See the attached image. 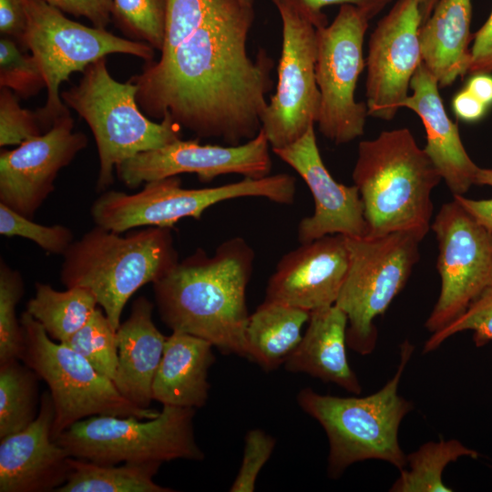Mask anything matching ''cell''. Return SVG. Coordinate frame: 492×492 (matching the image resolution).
<instances>
[{
  "label": "cell",
  "instance_id": "38",
  "mask_svg": "<svg viewBox=\"0 0 492 492\" xmlns=\"http://www.w3.org/2000/svg\"><path fill=\"white\" fill-rule=\"evenodd\" d=\"M19 97L0 87V146L19 145L45 133L36 112L21 107Z\"/></svg>",
  "mask_w": 492,
  "mask_h": 492
},
{
  "label": "cell",
  "instance_id": "28",
  "mask_svg": "<svg viewBox=\"0 0 492 492\" xmlns=\"http://www.w3.org/2000/svg\"><path fill=\"white\" fill-rule=\"evenodd\" d=\"M36 294L26 310L42 324L50 338L67 343L90 318L97 309L95 295L83 287L56 291L50 284L36 282Z\"/></svg>",
  "mask_w": 492,
  "mask_h": 492
},
{
  "label": "cell",
  "instance_id": "33",
  "mask_svg": "<svg viewBox=\"0 0 492 492\" xmlns=\"http://www.w3.org/2000/svg\"><path fill=\"white\" fill-rule=\"evenodd\" d=\"M25 284L21 273L4 260L0 261V364L21 360L23 328L15 315V306L23 297Z\"/></svg>",
  "mask_w": 492,
  "mask_h": 492
},
{
  "label": "cell",
  "instance_id": "15",
  "mask_svg": "<svg viewBox=\"0 0 492 492\" xmlns=\"http://www.w3.org/2000/svg\"><path fill=\"white\" fill-rule=\"evenodd\" d=\"M270 147L261 128L253 138L234 146L201 145L199 139L180 138L137 154L117 165L115 172L129 189L183 173H195L201 182L227 174L260 179L272 170Z\"/></svg>",
  "mask_w": 492,
  "mask_h": 492
},
{
  "label": "cell",
  "instance_id": "42",
  "mask_svg": "<svg viewBox=\"0 0 492 492\" xmlns=\"http://www.w3.org/2000/svg\"><path fill=\"white\" fill-rule=\"evenodd\" d=\"M26 26V0H0V32L15 40L24 50Z\"/></svg>",
  "mask_w": 492,
  "mask_h": 492
},
{
  "label": "cell",
  "instance_id": "3",
  "mask_svg": "<svg viewBox=\"0 0 492 492\" xmlns=\"http://www.w3.org/2000/svg\"><path fill=\"white\" fill-rule=\"evenodd\" d=\"M441 179L406 128L361 141L353 180L364 204L366 236L409 231L423 240L431 230L432 191Z\"/></svg>",
  "mask_w": 492,
  "mask_h": 492
},
{
  "label": "cell",
  "instance_id": "34",
  "mask_svg": "<svg viewBox=\"0 0 492 492\" xmlns=\"http://www.w3.org/2000/svg\"><path fill=\"white\" fill-rule=\"evenodd\" d=\"M26 51L11 38L0 39V87L27 99L46 87V80L36 57Z\"/></svg>",
  "mask_w": 492,
  "mask_h": 492
},
{
  "label": "cell",
  "instance_id": "43",
  "mask_svg": "<svg viewBox=\"0 0 492 492\" xmlns=\"http://www.w3.org/2000/svg\"><path fill=\"white\" fill-rule=\"evenodd\" d=\"M467 74H492V10L483 26L472 36Z\"/></svg>",
  "mask_w": 492,
  "mask_h": 492
},
{
  "label": "cell",
  "instance_id": "37",
  "mask_svg": "<svg viewBox=\"0 0 492 492\" xmlns=\"http://www.w3.org/2000/svg\"><path fill=\"white\" fill-rule=\"evenodd\" d=\"M215 0H167L166 27L160 56L175 50L203 22Z\"/></svg>",
  "mask_w": 492,
  "mask_h": 492
},
{
  "label": "cell",
  "instance_id": "29",
  "mask_svg": "<svg viewBox=\"0 0 492 492\" xmlns=\"http://www.w3.org/2000/svg\"><path fill=\"white\" fill-rule=\"evenodd\" d=\"M461 456L477 458V451L456 439L427 442L406 455L405 467L392 485V492H450L443 481L446 466Z\"/></svg>",
  "mask_w": 492,
  "mask_h": 492
},
{
  "label": "cell",
  "instance_id": "13",
  "mask_svg": "<svg viewBox=\"0 0 492 492\" xmlns=\"http://www.w3.org/2000/svg\"><path fill=\"white\" fill-rule=\"evenodd\" d=\"M431 230L438 243V299L425 326L435 333L461 315L492 284V232L456 200L444 203Z\"/></svg>",
  "mask_w": 492,
  "mask_h": 492
},
{
  "label": "cell",
  "instance_id": "12",
  "mask_svg": "<svg viewBox=\"0 0 492 492\" xmlns=\"http://www.w3.org/2000/svg\"><path fill=\"white\" fill-rule=\"evenodd\" d=\"M370 18L352 5H342L333 21L316 29L315 77L320 92L316 119L322 135L336 145L364 132L368 108L355 100L358 78L365 67L363 54Z\"/></svg>",
  "mask_w": 492,
  "mask_h": 492
},
{
  "label": "cell",
  "instance_id": "8",
  "mask_svg": "<svg viewBox=\"0 0 492 492\" xmlns=\"http://www.w3.org/2000/svg\"><path fill=\"white\" fill-rule=\"evenodd\" d=\"M24 334L22 363L49 387L54 404L53 440L76 422L93 415L151 419L159 412L140 408L126 399L114 382L97 372L81 354L55 343L27 312L21 315Z\"/></svg>",
  "mask_w": 492,
  "mask_h": 492
},
{
  "label": "cell",
  "instance_id": "5",
  "mask_svg": "<svg viewBox=\"0 0 492 492\" xmlns=\"http://www.w3.org/2000/svg\"><path fill=\"white\" fill-rule=\"evenodd\" d=\"M415 347L408 341L400 345V361L394 376L377 392L366 396L339 397L321 395L307 387L297 395V403L319 422L329 441L328 474L336 478L352 464L369 460L388 462L399 470L406 455L398 431L413 403L398 394V385Z\"/></svg>",
  "mask_w": 492,
  "mask_h": 492
},
{
  "label": "cell",
  "instance_id": "30",
  "mask_svg": "<svg viewBox=\"0 0 492 492\" xmlns=\"http://www.w3.org/2000/svg\"><path fill=\"white\" fill-rule=\"evenodd\" d=\"M19 361L0 364V438L22 431L38 414L39 377Z\"/></svg>",
  "mask_w": 492,
  "mask_h": 492
},
{
  "label": "cell",
  "instance_id": "1",
  "mask_svg": "<svg viewBox=\"0 0 492 492\" xmlns=\"http://www.w3.org/2000/svg\"><path fill=\"white\" fill-rule=\"evenodd\" d=\"M253 7L239 0H215L201 25L175 50L146 62L130 77L145 115H165L199 138L228 145L258 135L273 87L274 62L261 48L247 51Z\"/></svg>",
  "mask_w": 492,
  "mask_h": 492
},
{
  "label": "cell",
  "instance_id": "47",
  "mask_svg": "<svg viewBox=\"0 0 492 492\" xmlns=\"http://www.w3.org/2000/svg\"><path fill=\"white\" fill-rule=\"evenodd\" d=\"M422 17V25L429 18L438 0H417Z\"/></svg>",
  "mask_w": 492,
  "mask_h": 492
},
{
  "label": "cell",
  "instance_id": "32",
  "mask_svg": "<svg viewBox=\"0 0 492 492\" xmlns=\"http://www.w3.org/2000/svg\"><path fill=\"white\" fill-rule=\"evenodd\" d=\"M167 0H113L112 18L128 39L161 51Z\"/></svg>",
  "mask_w": 492,
  "mask_h": 492
},
{
  "label": "cell",
  "instance_id": "14",
  "mask_svg": "<svg viewBox=\"0 0 492 492\" xmlns=\"http://www.w3.org/2000/svg\"><path fill=\"white\" fill-rule=\"evenodd\" d=\"M282 24L276 91L261 119L272 149L299 139L316 123L320 92L315 77L316 27L284 0H272Z\"/></svg>",
  "mask_w": 492,
  "mask_h": 492
},
{
  "label": "cell",
  "instance_id": "45",
  "mask_svg": "<svg viewBox=\"0 0 492 492\" xmlns=\"http://www.w3.org/2000/svg\"><path fill=\"white\" fill-rule=\"evenodd\" d=\"M451 106L455 116L466 123L481 120L488 110L483 102L465 87L455 94Z\"/></svg>",
  "mask_w": 492,
  "mask_h": 492
},
{
  "label": "cell",
  "instance_id": "48",
  "mask_svg": "<svg viewBox=\"0 0 492 492\" xmlns=\"http://www.w3.org/2000/svg\"><path fill=\"white\" fill-rule=\"evenodd\" d=\"M243 5L253 7L255 0H239Z\"/></svg>",
  "mask_w": 492,
  "mask_h": 492
},
{
  "label": "cell",
  "instance_id": "36",
  "mask_svg": "<svg viewBox=\"0 0 492 492\" xmlns=\"http://www.w3.org/2000/svg\"><path fill=\"white\" fill-rule=\"evenodd\" d=\"M463 331L474 333L473 341L477 347L492 342V284L461 315L433 333L425 343L423 352L426 354L436 350L447 338Z\"/></svg>",
  "mask_w": 492,
  "mask_h": 492
},
{
  "label": "cell",
  "instance_id": "23",
  "mask_svg": "<svg viewBox=\"0 0 492 492\" xmlns=\"http://www.w3.org/2000/svg\"><path fill=\"white\" fill-rule=\"evenodd\" d=\"M348 319L336 304L310 313L301 342L286 359L285 369L305 373L359 395L362 387L346 354Z\"/></svg>",
  "mask_w": 492,
  "mask_h": 492
},
{
  "label": "cell",
  "instance_id": "6",
  "mask_svg": "<svg viewBox=\"0 0 492 492\" xmlns=\"http://www.w3.org/2000/svg\"><path fill=\"white\" fill-rule=\"evenodd\" d=\"M81 74L78 83L60 96L93 133L99 160L96 189L104 191L114 181L117 165L180 139L181 128L169 115L160 122L145 115L136 99V84L116 80L107 57L93 62Z\"/></svg>",
  "mask_w": 492,
  "mask_h": 492
},
{
  "label": "cell",
  "instance_id": "27",
  "mask_svg": "<svg viewBox=\"0 0 492 492\" xmlns=\"http://www.w3.org/2000/svg\"><path fill=\"white\" fill-rule=\"evenodd\" d=\"M160 462H125L119 466L70 456V470L56 492H172L154 482Z\"/></svg>",
  "mask_w": 492,
  "mask_h": 492
},
{
  "label": "cell",
  "instance_id": "22",
  "mask_svg": "<svg viewBox=\"0 0 492 492\" xmlns=\"http://www.w3.org/2000/svg\"><path fill=\"white\" fill-rule=\"evenodd\" d=\"M154 304L145 296L132 304L117 330L118 368L113 380L119 393L140 408H150L152 383L167 337L154 324Z\"/></svg>",
  "mask_w": 492,
  "mask_h": 492
},
{
  "label": "cell",
  "instance_id": "19",
  "mask_svg": "<svg viewBox=\"0 0 492 492\" xmlns=\"http://www.w3.org/2000/svg\"><path fill=\"white\" fill-rule=\"evenodd\" d=\"M349 266L347 237L327 235L285 253L270 276L267 302L308 312L335 304Z\"/></svg>",
  "mask_w": 492,
  "mask_h": 492
},
{
  "label": "cell",
  "instance_id": "10",
  "mask_svg": "<svg viewBox=\"0 0 492 492\" xmlns=\"http://www.w3.org/2000/svg\"><path fill=\"white\" fill-rule=\"evenodd\" d=\"M195 409L163 405L159 415H93L79 420L56 440L70 456L102 465L125 462L201 461L193 428Z\"/></svg>",
  "mask_w": 492,
  "mask_h": 492
},
{
  "label": "cell",
  "instance_id": "21",
  "mask_svg": "<svg viewBox=\"0 0 492 492\" xmlns=\"http://www.w3.org/2000/svg\"><path fill=\"white\" fill-rule=\"evenodd\" d=\"M413 91L402 108L414 111L426 133L425 151L454 195H464L475 185L479 167L471 159L461 140L458 126L448 117L439 86L422 63L414 74Z\"/></svg>",
  "mask_w": 492,
  "mask_h": 492
},
{
  "label": "cell",
  "instance_id": "39",
  "mask_svg": "<svg viewBox=\"0 0 492 492\" xmlns=\"http://www.w3.org/2000/svg\"><path fill=\"white\" fill-rule=\"evenodd\" d=\"M275 439L261 429L250 430L245 436L241 468L231 485V492H252L257 477L270 458Z\"/></svg>",
  "mask_w": 492,
  "mask_h": 492
},
{
  "label": "cell",
  "instance_id": "26",
  "mask_svg": "<svg viewBox=\"0 0 492 492\" xmlns=\"http://www.w3.org/2000/svg\"><path fill=\"white\" fill-rule=\"evenodd\" d=\"M310 312L277 302L258 306L250 315L246 342L248 359L270 372L284 364L302 340Z\"/></svg>",
  "mask_w": 492,
  "mask_h": 492
},
{
  "label": "cell",
  "instance_id": "4",
  "mask_svg": "<svg viewBox=\"0 0 492 492\" xmlns=\"http://www.w3.org/2000/svg\"><path fill=\"white\" fill-rule=\"evenodd\" d=\"M120 234L95 225L72 242L60 271L67 288L83 287L95 295L116 330L129 298L179 261L172 228L150 226Z\"/></svg>",
  "mask_w": 492,
  "mask_h": 492
},
{
  "label": "cell",
  "instance_id": "35",
  "mask_svg": "<svg viewBox=\"0 0 492 492\" xmlns=\"http://www.w3.org/2000/svg\"><path fill=\"white\" fill-rule=\"evenodd\" d=\"M0 234L34 241L48 253L64 255L74 241L72 231L61 224L46 226L33 221L0 203Z\"/></svg>",
  "mask_w": 492,
  "mask_h": 492
},
{
  "label": "cell",
  "instance_id": "17",
  "mask_svg": "<svg viewBox=\"0 0 492 492\" xmlns=\"http://www.w3.org/2000/svg\"><path fill=\"white\" fill-rule=\"evenodd\" d=\"M87 137L74 131L70 113L37 137L0 153V203L33 219L55 190L59 171L87 148Z\"/></svg>",
  "mask_w": 492,
  "mask_h": 492
},
{
  "label": "cell",
  "instance_id": "31",
  "mask_svg": "<svg viewBox=\"0 0 492 492\" xmlns=\"http://www.w3.org/2000/svg\"><path fill=\"white\" fill-rule=\"evenodd\" d=\"M63 343L85 357L97 372L114 380L118 361L117 330L101 307H97L88 321Z\"/></svg>",
  "mask_w": 492,
  "mask_h": 492
},
{
  "label": "cell",
  "instance_id": "24",
  "mask_svg": "<svg viewBox=\"0 0 492 492\" xmlns=\"http://www.w3.org/2000/svg\"><path fill=\"white\" fill-rule=\"evenodd\" d=\"M214 347L200 337L173 331L167 337L152 383V398L163 405L202 407L208 399V372Z\"/></svg>",
  "mask_w": 492,
  "mask_h": 492
},
{
  "label": "cell",
  "instance_id": "44",
  "mask_svg": "<svg viewBox=\"0 0 492 492\" xmlns=\"http://www.w3.org/2000/svg\"><path fill=\"white\" fill-rule=\"evenodd\" d=\"M475 185L492 187V168L478 169ZM456 200L478 223L492 232V199L472 200L465 195H454Z\"/></svg>",
  "mask_w": 492,
  "mask_h": 492
},
{
  "label": "cell",
  "instance_id": "18",
  "mask_svg": "<svg viewBox=\"0 0 492 492\" xmlns=\"http://www.w3.org/2000/svg\"><path fill=\"white\" fill-rule=\"evenodd\" d=\"M272 151L299 174L313 198V214L302 218L297 228L300 243L333 234L367 235L359 190L355 185L346 186L333 178L320 154L314 126L293 143Z\"/></svg>",
  "mask_w": 492,
  "mask_h": 492
},
{
  "label": "cell",
  "instance_id": "11",
  "mask_svg": "<svg viewBox=\"0 0 492 492\" xmlns=\"http://www.w3.org/2000/svg\"><path fill=\"white\" fill-rule=\"evenodd\" d=\"M422 239L409 231L347 237L348 271L335 304L348 319L347 345L360 354L376 345L374 319L384 313L419 260Z\"/></svg>",
  "mask_w": 492,
  "mask_h": 492
},
{
  "label": "cell",
  "instance_id": "46",
  "mask_svg": "<svg viewBox=\"0 0 492 492\" xmlns=\"http://www.w3.org/2000/svg\"><path fill=\"white\" fill-rule=\"evenodd\" d=\"M488 108L492 107V75L489 73L472 74L465 87Z\"/></svg>",
  "mask_w": 492,
  "mask_h": 492
},
{
  "label": "cell",
  "instance_id": "25",
  "mask_svg": "<svg viewBox=\"0 0 492 492\" xmlns=\"http://www.w3.org/2000/svg\"><path fill=\"white\" fill-rule=\"evenodd\" d=\"M471 16V0H438L420 27L423 63L439 87L451 86L468 72Z\"/></svg>",
  "mask_w": 492,
  "mask_h": 492
},
{
  "label": "cell",
  "instance_id": "9",
  "mask_svg": "<svg viewBox=\"0 0 492 492\" xmlns=\"http://www.w3.org/2000/svg\"><path fill=\"white\" fill-rule=\"evenodd\" d=\"M24 48L36 57L46 80V103L36 112L44 132L70 113L61 99L60 87L71 74L82 72L111 54L130 55L150 62L155 50L144 42L71 20L43 0H26Z\"/></svg>",
  "mask_w": 492,
  "mask_h": 492
},
{
  "label": "cell",
  "instance_id": "16",
  "mask_svg": "<svg viewBox=\"0 0 492 492\" xmlns=\"http://www.w3.org/2000/svg\"><path fill=\"white\" fill-rule=\"evenodd\" d=\"M417 0H398L370 36L365 61L368 116L392 120L423 63Z\"/></svg>",
  "mask_w": 492,
  "mask_h": 492
},
{
  "label": "cell",
  "instance_id": "40",
  "mask_svg": "<svg viewBox=\"0 0 492 492\" xmlns=\"http://www.w3.org/2000/svg\"><path fill=\"white\" fill-rule=\"evenodd\" d=\"M305 16L316 27L327 26L326 15L323 8L332 5H352L372 19L379 14L392 0H284Z\"/></svg>",
  "mask_w": 492,
  "mask_h": 492
},
{
  "label": "cell",
  "instance_id": "41",
  "mask_svg": "<svg viewBox=\"0 0 492 492\" xmlns=\"http://www.w3.org/2000/svg\"><path fill=\"white\" fill-rule=\"evenodd\" d=\"M63 13L84 16L93 26L107 29L112 18L113 0H43Z\"/></svg>",
  "mask_w": 492,
  "mask_h": 492
},
{
  "label": "cell",
  "instance_id": "20",
  "mask_svg": "<svg viewBox=\"0 0 492 492\" xmlns=\"http://www.w3.org/2000/svg\"><path fill=\"white\" fill-rule=\"evenodd\" d=\"M54 415L51 394L45 391L36 419L0 438V492H49L66 483L70 456L51 436Z\"/></svg>",
  "mask_w": 492,
  "mask_h": 492
},
{
  "label": "cell",
  "instance_id": "2",
  "mask_svg": "<svg viewBox=\"0 0 492 492\" xmlns=\"http://www.w3.org/2000/svg\"><path fill=\"white\" fill-rule=\"evenodd\" d=\"M254 260L252 247L240 236L221 242L211 255L196 249L152 283L161 321L222 354L248 358L246 291Z\"/></svg>",
  "mask_w": 492,
  "mask_h": 492
},
{
  "label": "cell",
  "instance_id": "7",
  "mask_svg": "<svg viewBox=\"0 0 492 492\" xmlns=\"http://www.w3.org/2000/svg\"><path fill=\"white\" fill-rule=\"evenodd\" d=\"M296 190V179L288 173L203 189H185L179 176H172L147 182L133 194L105 191L92 203L90 214L96 225L118 233L143 226L173 228L184 218L200 220L207 209L228 200L256 197L292 204Z\"/></svg>",
  "mask_w": 492,
  "mask_h": 492
}]
</instances>
